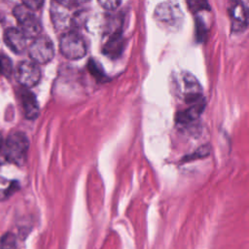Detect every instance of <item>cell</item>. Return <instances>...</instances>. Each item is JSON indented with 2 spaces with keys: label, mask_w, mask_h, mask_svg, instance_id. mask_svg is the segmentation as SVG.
<instances>
[{
  "label": "cell",
  "mask_w": 249,
  "mask_h": 249,
  "mask_svg": "<svg viewBox=\"0 0 249 249\" xmlns=\"http://www.w3.org/2000/svg\"><path fill=\"white\" fill-rule=\"evenodd\" d=\"M89 72H90L97 80L102 81L103 79H105L104 72L102 71L101 66L96 63V61H94V60H89Z\"/></svg>",
  "instance_id": "obj_16"
},
{
  "label": "cell",
  "mask_w": 249,
  "mask_h": 249,
  "mask_svg": "<svg viewBox=\"0 0 249 249\" xmlns=\"http://www.w3.org/2000/svg\"><path fill=\"white\" fill-rule=\"evenodd\" d=\"M1 163H2V161H1V160H0V164H1Z\"/></svg>",
  "instance_id": "obj_23"
},
{
  "label": "cell",
  "mask_w": 249,
  "mask_h": 249,
  "mask_svg": "<svg viewBox=\"0 0 249 249\" xmlns=\"http://www.w3.org/2000/svg\"><path fill=\"white\" fill-rule=\"evenodd\" d=\"M28 54L31 60L37 64H46L50 62L54 55L52 40L48 36L39 35L28 47Z\"/></svg>",
  "instance_id": "obj_4"
},
{
  "label": "cell",
  "mask_w": 249,
  "mask_h": 249,
  "mask_svg": "<svg viewBox=\"0 0 249 249\" xmlns=\"http://www.w3.org/2000/svg\"><path fill=\"white\" fill-rule=\"evenodd\" d=\"M67 8L59 5L58 3H53L51 8V18L53 26L58 30H64L72 24V18L66 10Z\"/></svg>",
  "instance_id": "obj_10"
},
{
  "label": "cell",
  "mask_w": 249,
  "mask_h": 249,
  "mask_svg": "<svg viewBox=\"0 0 249 249\" xmlns=\"http://www.w3.org/2000/svg\"><path fill=\"white\" fill-rule=\"evenodd\" d=\"M229 15L232 32H242L247 27V9L241 0H231Z\"/></svg>",
  "instance_id": "obj_6"
},
{
  "label": "cell",
  "mask_w": 249,
  "mask_h": 249,
  "mask_svg": "<svg viewBox=\"0 0 249 249\" xmlns=\"http://www.w3.org/2000/svg\"><path fill=\"white\" fill-rule=\"evenodd\" d=\"M59 51L67 59L76 60L85 56L87 45L78 32L67 31L59 39Z\"/></svg>",
  "instance_id": "obj_3"
},
{
  "label": "cell",
  "mask_w": 249,
  "mask_h": 249,
  "mask_svg": "<svg viewBox=\"0 0 249 249\" xmlns=\"http://www.w3.org/2000/svg\"><path fill=\"white\" fill-rule=\"evenodd\" d=\"M208 154H209V147L208 146H203V147H200L198 150H196L195 153L187 156L186 157L187 160H184L187 161V160H193L197 159V158H204Z\"/></svg>",
  "instance_id": "obj_19"
},
{
  "label": "cell",
  "mask_w": 249,
  "mask_h": 249,
  "mask_svg": "<svg viewBox=\"0 0 249 249\" xmlns=\"http://www.w3.org/2000/svg\"><path fill=\"white\" fill-rule=\"evenodd\" d=\"M4 42L15 53H22L27 47V38L16 27H8L4 31Z\"/></svg>",
  "instance_id": "obj_7"
},
{
  "label": "cell",
  "mask_w": 249,
  "mask_h": 249,
  "mask_svg": "<svg viewBox=\"0 0 249 249\" xmlns=\"http://www.w3.org/2000/svg\"><path fill=\"white\" fill-rule=\"evenodd\" d=\"M0 249H18V240L14 233L8 231L0 238Z\"/></svg>",
  "instance_id": "obj_14"
},
{
  "label": "cell",
  "mask_w": 249,
  "mask_h": 249,
  "mask_svg": "<svg viewBox=\"0 0 249 249\" xmlns=\"http://www.w3.org/2000/svg\"><path fill=\"white\" fill-rule=\"evenodd\" d=\"M3 144H4V140H3V138H2V135L0 134V152H1L2 149H3Z\"/></svg>",
  "instance_id": "obj_22"
},
{
  "label": "cell",
  "mask_w": 249,
  "mask_h": 249,
  "mask_svg": "<svg viewBox=\"0 0 249 249\" xmlns=\"http://www.w3.org/2000/svg\"><path fill=\"white\" fill-rule=\"evenodd\" d=\"M89 0H55L56 3H58L59 5L67 8V9L77 8V7L85 4Z\"/></svg>",
  "instance_id": "obj_20"
},
{
  "label": "cell",
  "mask_w": 249,
  "mask_h": 249,
  "mask_svg": "<svg viewBox=\"0 0 249 249\" xmlns=\"http://www.w3.org/2000/svg\"><path fill=\"white\" fill-rule=\"evenodd\" d=\"M13 14L18 21L19 30L27 39H35L40 35L42 26L33 11L24 5H17L13 10Z\"/></svg>",
  "instance_id": "obj_2"
},
{
  "label": "cell",
  "mask_w": 249,
  "mask_h": 249,
  "mask_svg": "<svg viewBox=\"0 0 249 249\" xmlns=\"http://www.w3.org/2000/svg\"><path fill=\"white\" fill-rule=\"evenodd\" d=\"M29 150V140L22 131H14L3 144V155L7 161L18 166L25 164Z\"/></svg>",
  "instance_id": "obj_1"
},
{
  "label": "cell",
  "mask_w": 249,
  "mask_h": 249,
  "mask_svg": "<svg viewBox=\"0 0 249 249\" xmlns=\"http://www.w3.org/2000/svg\"><path fill=\"white\" fill-rule=\"evenodd\" d=\"M98 4L105 10L114 11L121 5L122 0H97Z\"/></svg>",
  "instance_id": "obj_18"
},
{
  "label": "cell",
  "mask_w": 249,
  "mask_h": 249,
  "mask_svg": "<svg viewBox=\"0 0 249 249\" xmlns=\"http://www.w3.org/2000/svg\"><path fill=\"white\" fill-rule=\"evenodd\" d=\"M19 189L18 181L0 177V201L10 198Z\"/></svg>",
  "instance_id": "obj_13"
},
{
  "label": "cell",
  "mask_w": 249,
  "mask_h": 249,
  "mask_svg": "<svg viewBox=\"0 0 249 249\" xmlns=\"http://www.w3.org/2000/svg\"><path fill=\"white\" fill-rule=\"evenodd\" d=\"M16 79L26 89L36 86L41 79V70L37 63L29 60L20 61L16 69Z\"/></svg>",
  "instance_id": "obj_5"
},
{
  "label": "cell",
  "mask_w": 249,
  "mask_h": 249,
  "mask_svg": "<svg viewBox=\"0 0 249 249\" xmlns=\"http://www.w3.org/2000/svg\"><path fill=\"white\" fill-rule=\"evenodd\" d=\"M13 73V63L9 56L0 53V76L10 77Z\"/></svg>",
  "instance_id": "obj_15"
},
{
  "label": "cell",
  "mask_w": 249,
  "mask_h": 249,
  "mask_svg": "<svg viewBox=\"0 0 249 249\" xmlns=\"http://www.w3.org/2000/svg\"><path fill=\"white\" fill-rule=\"evenodd\" d=\"M191 105L182 110V111H179L176 115V122L180 124H188L190 123H193L195 121H196L201 113L203 112L204 110V107H205V102H204V99H200L198 101H196V102H193V103H190Z\"/></svg>",
  "instance_id": "obj_9"
},
{
  "label": "cell",
  "mask_w": 249,
  "mask_h": 249,
  "mask_svg": "<svg viewBox=\"0 0 249 249\" xmlns=\"http://www.w3.org/2000/svg\"><path fill=\"white\" fill-rule=\"evenodd\" d=\"M123 49H124V39L119 32H116L109 38V40L105 44L103 48V53H105V55L109 57L116 58L122 53Z\"/></svg>",
  "instance_id": "obj_12"
},
{
  "label": "cell",
  "mask_w": 249,
  "mask_h": 249,
  "mask_svg": "<svg viewBox=\"0 0 249 249\" xmlns=\"http://www.w3.org/2000/svg\"><path fill=\"white\" fill-rule=\"evenodd\" d=\"M19 99L24 117L28 120H35L39 116L40 109L34 93L22 87L19 89Z\"/></svg>",
  "instance_id": "obj_8"
},
{
  "label": "cell",
  "mask_w": 249,
  "mask_h": 249,
  "mask_svg": "<svg viewBox=\"0 0 249 249\" xmlns=\"http://www.w3.org/2000/svg\"><path fill=\"white\" fill-rule=\"evenodd\" d=\"M189 7L194 12H198L202 10H209V4L207 0H187Z\"/></svg>",
  "instance_id": "obj_17"
},
{
  "label": "cell",
  "mask_w": 249,
  "mask_h": 249,
  "mask_svg": "<svg viewBox=\"0 0 249 249\" xmlns=\"http://www.w3.org/2000/svg\"><path fill=\"white\" fill-rule=\"evenodd\" d=\"M21 1H22V5H24L26 8L30 9L31 11H36L43 6L45 0H21Z\"/></svg>",
  "instance_id": "obj_21"
},
{
  "label": "cell",
  "mask_w": 249,
  "mask_h": 249,
  "mask_svg": "<svg viewBox=\"0 0 249 249\" xmlns=\"http://www.w3.org/2000/svg\"><path fill=\"white\" fill-rule=\"evenodd\" d=\"M155 17L159 21H161L165 24H174L178 22L181 14L179 15V11L176 9V7H173L170 4L162 3L157 7L155 11Z\"/></svg>",
  "instance_id": "obj_11"
}]
</instances>
